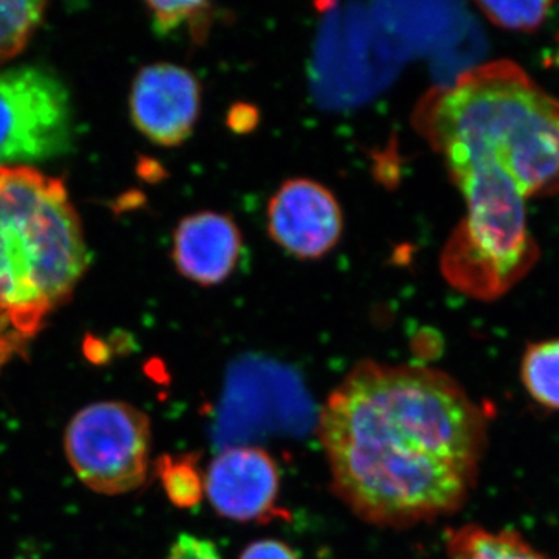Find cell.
Listing matches in <instances>:
<instances>
[{
    "mask_svg": "<svg viewBox=\"0 0 559 559\" xmlns=\"http://www.w3.org/2000/svg\"><path fill=\"white\" fill-rule=\"evenodd\" d=\"M238 559H300L288 544L278 539H260L250 543Z\"/></svg>",
    "mask_w": 559,
    "mask_h": 559,
    "instance_id": "cell-18",
    "label": "cell"
},
{
    "mask_svg": "<svg viewBox=\"0 0 559 559\" xmlns=\"http://www.w3.org/2000/svg\"><path fill=\"white\" fill-rule=\"evenodd\" d=\"M451 559H547L513 532H491L479 525L452 530L448 536Z\"/></svg>",
    "mask_w": 559,
    "mask_h": 559,
    "instance_id": "cell-11",
    "label": "cell"
},
{
    "mask_svg": "<svg viewBox=\"0 0 559 559\" xmlns=\"http://www.w3.org/2000/svg\"><path fill=\"white\" fill-rule=\"evenodd\" d=\"M72 138V106L57 76L38 68L0 72V167L61 156Z\"/></svg>",
    "mask_w": 559,
    "mask_h": 559,
    "instance_id": "cell-6",
    "label": "cell"
},
{
    "mask_svg": "<svg viewBox=\"0 0 559 559\" xmlns=\"http://www.w3.org/2000/svg\"><path fill=\"white\" fill-rule=\"evenodd\" d=\"M426 124L448 168L485 157L525 200L559 193V100L514 62L460 76L437 95Z\"/></svg>",
    "mask_w": 559,
    "mask_h": 559,
    "instance_id": "cell-2",
    "label": "cell"
},
{
    "mask_svg": "<svg viewBox=\"0 0 559 559\" xmlns=\"http://www.w3.org/2000/svg\"><path fill=\"white\" fill-rule=\"evenodd\" d=\"M319 439L337 498L369 524L403 528L462 506L485 418L443 371L364 360L323 404Z\"/></svg>",
    "mask_w": 559,
    "mask_h": 559,
    "instance_id": "cell-1",
    "label": "cell"
},
{
    "mask_svg": "<svg viewBox=\"0 0 559 559\" xmlns=\"http://www.w3.org/2000/svg\"><path fill=\"white\" fill-rule=\"evenodd\" d=\"M165 495L178 509H191L205 496L204 474L198 468L197 460L187 457H164L157 463Z\"/></svg>",
    "mask_w": 559,
    "mask_h": 559,
    "instance_id": "cell-14",
    "label": "cell"
},
{
    "mask_svg": "<svg viewBox=\"0 0 559 559\" xmlns=\"http://www.w3.org/2000/svg\"><path fill=\"white\" fill-rule=\"evenodd\" d=\"M465 198L466 218L444 257L448 277L477 299H498L535 264L525 198L495 162L471 159L450 168Z\"/></svg>",
    "mask_w": 559,
    "mask_h": 559,
    "instance_id": "cell-4",
    "label": "cell"
},
{
    "mask_svg": "<svg viewBox=\"0 0 559 559\" xmlns=\"http://www.w3.org/2000/svg\"><path fill=\"white\" fill-rule=\"evenodd\" d=\"M46 3L0 2V64L21 53L38 27Z\"/></svg>",
    "mask_w": 559,
    "mask_h": 559,
    "instance_id": "cell-13",
    "label": "cell"
},
{
    "mask_svg": "<svg viewBox=\"0 0 559 559\" xmlns=\"http://www.w3.org/2000/svg\"><path fill=\"white\" fill-rule=\"evenodd\" d=\"M87 266L83 230L60 179L0 167V337L35 336Z\"/></svg>",
    "mask_w": 559,
    "mask_h": 559,
    "instance_id": "cell-3",
    "label": "cell"
},
{
    "mask_svg": "<svg viewBox=\"0 0 559 559\" xmlns=\"http://www.w3.org/2000/svg\"><path fill=\"white\" fill-rule=\"evenodd\" d=\"M64 452L81 484L105 496H120L145 484L150 471L151 423L123 401H100L73 415Z\"/></svg>",
    "mask_w": 559,
    "mask_h": 559,
    "instance_id": "cell-5",
    "label": "cell"
},
{
    "mask_svg": "<svg viewBox=\"0 0 559 559\" xmlns=\"http://www.w3.org/2000/svg\"><path fill=\"white\" fill-rule=\"evenodd\" d=\"M165 559H224L212 540L183 533L173 543Z\"/></svg>",
    "mask_w": 559,
    "mask_h": 559,
    "instance_id": "cell-17",
    "label": "cell"
},
{
    "mask_svg": "<svg viewBox=\"0 0 559 559\" xmlns=\"http://www.w3.org/2000/svg\"><path fill=\"white\" fill-rule=\"evenodd\" d=\"M130 108L135 127L151 142L178 146L200 119V81L189 69L170 62L146 66L132 84Z\"/></svg>",
    "mask_w": 559,
    "mask_h": 559,
    "instance_id": "cell-8",
    "label": "cell"
},
{
    "mask_svg": "<svg viewBox=\"0 0 559 559\" xmlns=\"http://www.w3.org/2000/svg\"><path fill=\"white\" fill-rule=\"evenodd\" d=\"M522 381L539 404L559 411V340L540 342L525 352Z\"/></svg>",
    "mask_w": 559,
    "mask_h": 559,
    "instance_id": "cell-12",
    "label": "cell"
},
{
    "mask_svg": "<svg viewBox=\"0 0 559 559\" xmlns=\"http://www.w3.org/2000/svg\"><path fill=\"white\" fill-rule=\"evenodd\" d=\"M272 240L300 260H318L340 242L344 215L340 201L312 179L286 180L267 205Z\"/></svg>",
    "mask_w": 559,
    "mask_h": 559,
    "instance_id": "cell-7",
    "label": "cell"
},
{
    "mask_svg": "<svg viewBox=\"0 0 559 559\" xmlns=\"http://www.w3.org/2000/svg\"><path fill=\"white\" fill-rule=\"evenodd\" d=\"M241 249L240 227L229 215L198 212L176 227L173 261L179 274L190 282L216 286L234 274Z\"/></svg>",
    "mask_w": 559,
    "mask_h": 559,
    "instance_id": "cell-10",
    "label": "cell"
},
{
    "mask_svg": "<svg viewBox=\"0 0 559 559\" xmlns=\"http://www.w3.org/2000/svg\"><path fill=\"white\" fill-rule=\"evenodd\" d=\"M148 10L154 31L168 35L186 22L205 24L212 5L207 2H150Z\"/></svg>",
    "mask_w": 559,
    "mask_h": 559,
    "instance_id": "cell-16",
    "label": "cell"
},
{
    "mask_svg": "<svg viewBox=\"0 0 559 559\" xmlns=\"http://www.w3.org/2000/svg\"><path fill=\"white\" fill-rule=\"evenodd\" d=\"M204 479L210 506L226 520L260 522L277 510L278 466L261 448H227L210 462Z\"/></svg>",
    "mask_w": 559,
    "mask_h": 559,
    "instance_id": "cell-9",
    "label": "cell"
},
{
    "mask_svg": "<svg viewBox=\"0 0 559 559\" xmlns=\"http://www.w3.org/2000/svg\"><path fill=\"white\" fill-rule=\"evenodd\" d=\"M477 7L496 25L510 31H535L544 21L551 7L550 2H479Z\"/></svg>",
    "mask_w": 559,
    "mask_h": 559,
    "instance_id": "cell-15",
    "label": "cell"
}]
</instances>
